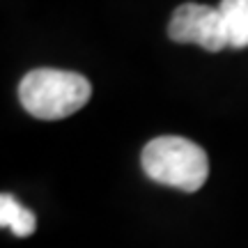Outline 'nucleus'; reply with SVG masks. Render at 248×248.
<instances>
[{
  "label": "nucleus",
  "instance_id": "f257e3e1",
  "mask_svg": "<svg viewBox=\"0 0 248 248\" xmlns=\"http://www.w3.org/2000/svg\"><path fill=\"white\" fill-rule=\"evenodd\" d=\"M92 97L83 74L62 69H32L18 83V101L37 120H62L74 115Z\"/></svg>",
  "mask_w": 248,
  "mask_h": 248
},
{
  "label": "nucleus",
  "instance_id": "f03ea898",
  "mask_svg": "<svg viewBox=\"0 0 248 248\" xmlns=\"http://www.w3.org/2000/svg\"><path fill=\"white\" fill-rule=\"evenodd\" d=\"M145 175L163 186L193 193L202 188L209 175V159L200 145L182 136H159L140 154Z\"/></svg>",
  "mask_w": 248,
  "mask_h": 248
},
{
  "label": "nucleus",
  "instance_id": "7ed1b4c3",
  "mask_svg": "<svg viewBox=\"0 0 248 248\" xmlns=\"http://www.w3.org/2000/svg\"><path fill=\"white\" fill-rule=\"evenodd\" d=\"M168 37L175 44H195L209 53H218L230 46L218 7L200 2H184L172 12Z\"/></svg>",
  "mask_w": 248,
  "mask_h": 248
},
{
  "label": "nucleus",
  "instance_id": "20e7f679",
  "mask_svg": "<svg viewBox=\"0 0 248 248\" xmlns=\"http://www.w3.org/2000/svg\"><path fill=\"white\" fill-rule=\"evenodd\" d=\"M218 12L225 23L230 48L248 46V0H221Z\"/></svg>",
  "mask_w": 248,
  "mask_h": 248
},
{
  "label": "nucleus",
  "instance_id": "39448f33",
  "mask_svg": "<svg viewBox=\"0 0 248 248\" xmlns=\"http://www.w3.org/2000/svg\"><path fill=\"white\" fill-rule=\"evenodd\" d=\"M0 225L9 228L16 237H30L37 228V218L30 209L16 202V198L2 193V198H0Z\"/></svg>",
  "mask_w": 248,
  "mask_h": 248
}]
</instances>
